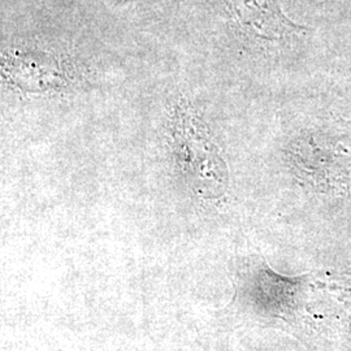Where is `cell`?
I'll list each match as a JSON object with an SVG mask.
<instances>
[{
    "mask_svg": "<svg viewBox=\"0 0 351 351\" xmlns=\"http://www.w3.org/2000/svg\"><path fill=\"white\" fill-rule=\"evenodd\" d=\"M230 307L243 320L284 330L307 346H339L351 339V272L284 276L250 258L236 272Z\"/></svg>",
    "mask_w": 351,
    "mask_h": 351,
    "instance_id": "6da1fadb",
    "label": "cell"
},
{
    "mask_svg": "<svg viewBox=\"0 0 351 351\" xmlns=\"http://www.w3.org/2000/svg\"><path fill=\"white\" fill-rule=\"evenodd\" d=\"M173 137L180 163L194 190L204 198L221 197L228 188V168L195 113L177 108Z\"/></svg>",
    "mask_w": 351,
    "mask_h": 351,
    "instance_id": "7a4b0ae2",
    "label": "cell"
},
{
    "mask_svg": "<svg viewBox=\"0 0 351 351\" xmlns=\"http://www.w3.org/2000/svg\"><path fill=\"white\" fill-rule=\"evenodd\" d=\"M224 4L247 37L281 42L308 32L306 26L290 21L276 0H224Z\"/></svg>",
    "mask_w": 351,
    "mask_h": 351,
    "instance_id": "3957f363",
    "label": "cell"
}]
</instances>
